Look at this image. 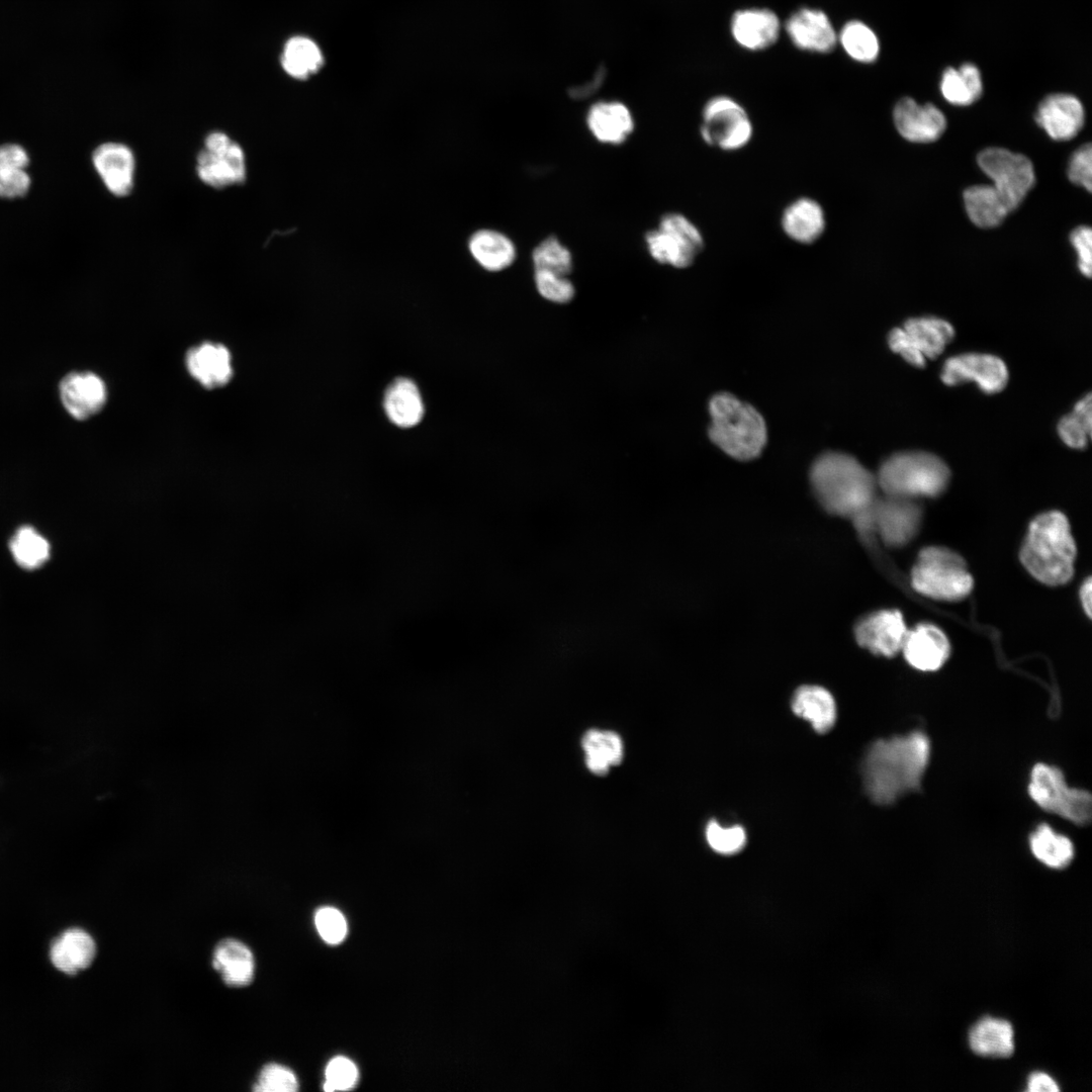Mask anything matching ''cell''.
<instances>
[{"label": "cell", "mask_w": 1092, "mask_h": 1092, "mask_svg": "<svg viewBox=\"0 0 1092 1092\" xmlns=\"http://www.w3.org/2000/svg\"><path fill=\"white\" fill-rule=\"evenodd\" d=\"M581 746L585 752V764L595 775L605 776L611 766L623 760V741L616 732L590 729L584 733Z\"/></svg>", "instance_id": "obj_32"}, {"label": "cell", "mask_w": 1092, "mask_h": 1092, "mask_svg": "<svg viewBox=\"0 0 1092 1092\" xmlns=\"http://www.w3.org/2000/svg\"><path fill=\"white\" fill-rule=\"evenodd\" d=\"M298 1081L293 1072L278 1064H269L260 1072L254 1090L258 1092H294Z\"/></svg>", "instance_id": "obj_44"}, {"label": "cell", "mask_w": 1092, "mask_h": 1092, "mask_svg": "<svg viewBox=\"0 0 1092 1092\" xmlns=\"http://www.w3.org/2000/svg\"><path fill=\"white\" fill-rule=\"evenodd\" d=\"M28 156L19 145L0 146V197L15 198L26 194L30 178L25 171Z\"/></svg>", "instance_id": "obj_35"}, {"label": "cell", "mask_w": 1092, "mask_h": 1092, "mask_svg": "<svg viewBox=\"0 0 1092 1092\" xmlns=\"http://www.w3.org/2000/svg\"><path fill=\"white\" fill-rule=\"evenodd\" d=\"M213 968L225 984L233 987L249 985L254 977L255 962L250 948L237 939L220 941L213 952Z\"/></svg>", "instance_id": "obj_29"}, {"label": "cell", "mask_w": 1092, "mask_h": 1092, "mask_svg": "<svg viewBox=\"0 0 1092 1092\" xmlns=\"http://www.w3.org/2000/svg\"><path fill=\"white\" fill-rule=\"evenodd\" d=\"M96 956V943L83 929L65 931L52 944L50 957L53 965L67 975H76L87 969Z\"/></svg>", "instance_id": "obj_25"}, {"label": "cell", "mask_w": 1092, "mask_h": 1092, "mask_svg": "<svg viewBox=\"0 0 1092 1092\" xmlns=\"http://www.w3.org/2000/svg\"><path fill=\"white\" fill-rule=\"evenodd\" d=\"M902 328L912 347L926 360L939 356L954 337L951 324L936 316L911 317Z\"/></svg>", "instance_id": "obj_28"}, {"label": "cell", "mask_w": 1092, "mask_h": 1092, "mask_svg": "<svg viewBox=\"0 0 1092 1092\" xmlns=\"http://www.w3.org/2000/svg\"><path fill=\"white\" fill-rule=\"evenodd\" d=\"M930 758V741L922 731L875 741L861 764L866 793L879 805H890L920 789Z\"/></svg>", "instance_id": "obj_1"}, {"label": "cell", "mask_w": 1092, "mask_h": 1092, "mask_svg": "<svg viewBox=\"0 0 1092 1092\" xmlns=\"http://www.w3.org/2000/svg\"><path fill=\"white\" fill-rule=\"evenodd\" d=\"M534 282L538 293L548 301L565 304L574 298L575 287L566 275L534 270Z\"/></svg>", "instance_id": "obj_42"}, {"label": "cell", "mask_w": 1092, "mask_h": 1092, "mask_svg": "<svg viewBox=\"0 0 1092 1092\" xmlns=\"http://www.w3.org/2000/svg\"><path fill=\"white\" fill-rule=\"evenodd\" d=\"M1034 118L1053 140L1068 141L1081 130L1085 112L1081 101L1076 96L1055 93L1041 100Z\"/></svg>", "instance_id": "obj_16"}, {"label": "cell", "mask_w": 1092, "mask_h": 1092, "mask_svg": "<svg viewBox=\"0 0 1092 1092\" xmlns=\"http://www.w3.org/2000/svg\"><path fill=\"white\" fill-rule=\"evenodd\" d=\"M950 477L947 465L936 455L908 451L891 455L878 470V487L885 495L915 498L939 495Z\"/></svg>", "instance_id": "obj_5"}, {"label": "cell", "mask_w": 1092, "mask_h": 1092, "mask_svg": "<svg viewBox=\"0 0 1092 1092\" xmlns=\"http://www.w3.org/2000/svg\"><path fill=\"white\" fill-rule=\"evenodd\" d=\"M964 201L970 219L984 229L999 225L1010 212L993 185H974L967 188Z\"/></svg>", "instance_id": "obj_33"}, {"label": "cell", "mask_w": 1092, "mask_h": 1092, "mask_svg": "<svg viewBox=\"0 0 1092 1092\" xmlns=\"http://www.w3.org/2000/svg\"><path fill=\"white\" fill-rule=\"evenodd\" d=\"M384 408L389 420L398 427L411 428L423 418L424 405L416 384L405 378L395 380L386 390Z\"/></svg>", "instance_id": "obj_31"}, {"label": "cell", "mask_w": 1092, "mask_h": 1092, "mask_svg": "<svg viewBox=\"0 0 1092 1092\" xmlns=\"http://www.w3.org/2000/svg\"><path fill=\"white\" fill-rule=\"evenodd\" d=\"M888 344L893 352L899 354L910 365L919 368L925 366L926 359L912 347L903 328H895L889 333Z\"/></svg>", "instance_id": "obj_49"}, {"label": "cell", "mask_w": 1092, "mask_h": 1092, "mask_svg": "<svg viewBox=\"0 0 1092 1092\" xmlns=\"http://www.w3.org/2000/svg\"><path fill=\"white\" fill-rule=\"evenodd\" d=\"M196 173L207 186L221 189L242 184L247 177L243 148L225 132H209L196 157Z\"/></svg>", "instance_id": "obj_11"}, {"label": "cell", "mask_w": 1092, "mask_h": 1092, "mask_svg": "<svg viewBox=\"0 0 1092 1092\" xmlns=\"http://www.w3.org/2000/svg\"><path fill=\"white\" fill-rule=\"evenodd\" d=\"M60 396L67 412L77 420L99 413L107 398L104 381L92 372H72L60 383Z\"/></svg>", "instance_id": "obj_18"}, {"label": "cell", "mask_w": 1092, "mask_h": 1092, "mask_svg": "<svg viewBox=\"0 0 1092 1092\" xmlns=\"http://www.w3.org/2000/svg\"><path fill=\"white\" fill-rule=\"evenodd\" d=\"M809 479L817 502L830 515L853 519L877 497L876 476L853 456L827 451L812 463Z\"/></svg>", "instance_id": "obj_2"}, {"label": "cell", "mask_w": 1092, "mask_h": 1092, "mask_svg": "<svg viewBox=\"0 0 1092 1092\" xmlns=\"http://www.w3.org/2000/svg\"><path fill=\"white\" fill-rule=\"evenodd\" d=\"M786 30L798 49L809 52H831L837 41L828 16L815 8L804 7L794 12L786 22Z\"/></svg>", "instance_id": "obj_19"}, {"label": "cell", "mask_w": 1092, "mask_h": 1092, "mask_svg": "<svg viewBox=\"0 0 1092 1092\" xmlns=\"http://www.w3.org/2000/svg\"><path fill=\"white\" fill-rule=\"evenodd\" d=\"M357 1079L358 1071L355 1064L345 1057H336L326 1068L324 1090L328 1092L348 1090L355 1086Z\"/></svg>", "instance_id": "obj_45"}, {"label": "cell", "mask_w": 1092, "mask_h": 1092, "mask_svg": "<svg viewBox=\"0 0 1092 1092\" xmlns=\"http://www.w3.org/2000/svg\"><path fill=\"white\" fill-rule=\"evenodd\" d=\"M793 712L811 723L820 734L828 732L836 721V704L825 688L806 685L798 688L792 699Z\"/></svg>", "instance_id": "obj_26"}, {"label": "cell", "mask_w": 1092, "mask_h": 1092, "mask_svg": "<svg viewBox=\"0 0 1092 1092\" xmlns=\"http://www.w3.org/2000/svg\"><path fill=\"white\" fill-rule=\"evenodd\" d=\"M1070 242L1078 254V268L1086 277L1092 273V231L1090 226L1080 225L1070 235Z\"/></svg>", "instance_id": "obj_48"}, {"label": "cell", "mask_w": 1092, "mask_h": 1092, "mask_svg": "<svg viewBox=\"0 0 1092 1092\" xmlns=\"http://www.w3.org/2000/svg\"><path fill=\"white\" fill-rule=\"evenodd\" d=\"M978 165L989 176L1008 210L1018 207L1035 182L1028 158L1002 148H988L978 155Z\"/></svg>", "instance_id": "obj_10"}, {"label": "cell", "mask_w": 1092, "mask_h": 1092, "mask_svg": "<svg viewBox=\"0 0 1092 1092\" xmlns=\"http://www.w3.org/2000/svg\"><path fill=\"white\" fill-rule=\"evenodd\" d=\"M916 592L937 600L957 601L967 597L973 578L965 560L957 552L938 546L921 549L911 571Z\"/></svg>", "instance_id": "obj_6"}, {"label": "cell", "mask_w": 1092, "mask_h": 1092, "mask_svg": "<svg viewBox=\"0 0 1092 1092\" xmlns=\"http://www.w3.org/2000/svg\"><path fill=\"white\" fill-rule=\"evenodd\" d=\"M1091 394L1082 397L1073 411L1058 424L1061 440L1073 449H1084L1089 443L1092 429Z\"/></svg>", "instance_id": "obj_39"}, {"label": "cell", "mask_w": 1092, "mask_h": 1092, "mask_svg": "<svg viewBox=\"0 0 1092 1092\" xmlns=\"http://www.w3.org/2000/svg\"><path fill=\"white\" fill-rule=\"evenodd\" d=\"M1029 846L1032 854L1052 869L1066 868L1074 857L1072 841L1044 823L1030 834Z\"/></svg>", "instance_id": "obj_36"}, {"label": "cell", "mask_w": 1092, "mask_h": 1092, "mask_svg": "<svg viewBox=\"0 0 1092 1092\" xmlns=\"http://www.w3.org/2000/svg\"><path fill=\"white\" fill-rule=\"evenodd\" d=\"M281 64L288 75L304 80L320 71L324 65V57L312 39L294 36L285 43Z\"/></svg>", "instance_id": "obj_37"}, {"label": "cell", "mask_w": 1092, "mask_h": 1092, "mask_svg": "<svg viewBox=\"0 0 1092 1092\" xmlns=\"http://www.w3.org/2000/svg\"><path fill=\"white\" fill-rule=\"evenodd\" d=\"M1027 1090L1029 1092H1058L1060 1088L1051 1076L1042 1072H1035L1028 1078Z\"/></svg>", "instance_id": "obj_50"}, {"label": "cell", "mask_w": 1092, "mask_h": 1092, "mask_svg": "<svg viewBox=\"0 0 1092 1092\" xmlns=\"http://www.w3.org/2000/svg\"><path fill=\"white\" fill-rule=\"evenodd\" d=\"M901 650L912 667L934 671L948 658L950 645L939 628L932 624H920L907 632Z\"/></svg>", "instance_id": "obj_20"}, {"label": "cell", "mask_w": 1092, "mask_h": 1092, "mask_svg": "<svg viewBox=\"0 0 1092 1092\" xmlns=\"http://www.w3.org/2000/svg\"><path fill=\"white\" fill-rule=\"evenodd\" d=\"M1091 584H1092L1091 579H1090V577H1088L1084 581V583L1082 584V586L1080 588V601L1082 603V606H1083L1087 616H1089V617L1091 616V607H1092V604H1091V593H1092Z\"/></svg>", "instance_id": "obj_52"}, {"label": "cell", "mask_w": 1092, "mask_h": 1092, "mask_svg": "<svg viewBox=\"0 0 1092 1092\" xmlns=\"http://www.w3.org/2000/svg\"><path fill=\"white\" fill-rule=\"evenodd\" d=\"M700 134L706 145L733 152L751 141L753 126L742 105L729 96L719 95L704 105Z\"/></svg>", "instance_id": "obj_9"}, {"label": "cell", "mask_w": 1092, "mask_h": 1092, "mask_svg": "<svg viewBox=\"0 0 1092 1092\" xmlns=\"http://www.w3.org/2000/svg\"><path fill=\"white\" fill-rule=\"evenodd\" d=\"M710 440L728 456L752 460L760 455L767 430L763 417L751 404L729 392H718L709 401Z\"/></svg>", "instance_id": "obj_4"}, {"label": "cell", "mask_w": 1092, "mask_h": 1092, "mask_svg": "<svg viewBox=\"0 0 1092 1092\" xmlns=\"http://www.w3.org/2000/svg\"><path fill=\"white\" fill-rule=\"evenodd\" d=\"M469 252L483 269L499 272L511 267L517 259V247L502 232L483 229L469 239Z\"/></svg>", "instance_id": "obj_27"}, {"label": "cell", "mask_w": 1092, "mask_h": 1092, "mask_svg": "<svg viewBox=\"0 0 1092 1092\" xmlns=\"http://www.w3.org/2000/svg\"><path fill=\"white\" fill-rule=\"evenodd\" d=\"M940 379L947 386L972 381L984 393L994 394L1005 388L1009 373L1004 361L997 356L965 353L945 360Z\"/></svg>", "instance_id": "obj_13"}, {"label": "cell", "mask_w": 1092, "mask_h": 1092, "mask_svg": "<svg viewBox=\"0 0 1092 1092\" xmlns=\"http://www.w3.org/2000/svg\"><path fill=\"white\" fill-rule=\"evenodd\" d=\"M586 126L601 144L620 146L626 143L635 128L630 108L620 101H598L587 110Z\"/></svg>", "instance_id": "obj_21"}, {"label": "cell", "mask_w": 1092, "mask_h": 1092, "mask_svg": "<svg viewBox=\"0 0 1092 1092\" xmlns=\"http://www.w3.org/2000/svg\"><path fill=\"white\" fill-rule=\"evenodd\" d=\"M644 243L655 262L678 269L690 267L705 246L697 225L678 212L664 213L657 228L646 232Z\"/></svg>", "instance_id": "obj_7"}, {"label": "cell", "mask_w": 1092, "mask_h": 1092, "mask_svg": "<svg viewBox=\"0 0 1092 1092\" xmlns=\"http://www.w3.org/2000/svg\"><path fill=\"white\" fill-rule=\"evenodd\" d=\"M730 28L733 38L740 47L758 51L776 42L780 33V20L769 9H742L733 14Z\"/></svg>", "instance_id": "obj_23"}, {"label": "cell", "mask_w": 1092, "mask_h": 1092, "mask_svg": "<svg viewBox=\"0 0 1092 1092\" xmlns=\"http://www.w3.org/2000/svg\"><path fill=\"white\" fill-rule=\"evenodd\" d=\"M92 163L107 190L118 197L128 195L134 185L135 158L121 143H105L92 154Z\"/></svg>", "instance_id": "obj_17"}, {"label": "cell", "mask_w": 1092, "mask_h": 1092, "mask_svg": "<svg viewBox=\"0 0 1092 1092\" xmlns=\"http://www.w3.org/2000/svg\"><path fill=\"white\" fill-rule=\"evenodd\" d=\"M15 562L24 569L40 567L50 557V543L33 527L22 526L9 542Z\"/></svg>", "instance_id": "obj_38"}, {"label": "cell", "mask_w": 1092, "mask_h": 1092, "mask_svg": "<svg viewBox=\"0 0 1092 1092\" xmlns=\"http://www.w3.org/2000/svg\"><path fill=\"white\" fill-rule=\"evenodd\" d=\"M1075 557V541L1063 513L1045 512L1031 521L1020 560L1033 577L1049 585L1064 584L1073 576Z\"/></svg>", "instance_id": "obj_3"}, {"label": "cell", "mask_w": 1092, "mask_h": 1092, "mask_svg": "<svg viewBox=\"0 0 1092 1092\" xmlns=\"http://www.w3.org/2000/svg\"><path fill=\"white\" fill-rule=\"evenodd\" d=\"M893 119L898 132L913 143L934 142L946 127L945 116L934 104L921 105L911 97H903L896 103Z\"/></svg>", "instance_id": "obj_15"}, {"label": "cell", "mask_w": 1092, "mask_h": 1092, "mask_svg": "<svg viewBox=\"0 0 1092 1092\" xmlns=\"http://www.w3.org/2000/svg\"><path fill=\"white\" fill-rule=\"evenodd\" d=\"M853 632L859 646L891 657L902 649L908 630L898 610H881L860 619Z\"/></svg>", "instance_id": "obj_14"}, {"label": "cell", "mask_w": 1092, "mask_h": 1092, "mask_svg": "<svg viewBox=\"0 0 1092 1092\" xmlns=\"http://www.w3.org/2000/svg\"><path fill=\"white\" fill-rule=\"evenodd\" d=\"M186 368L203 387L213 389L228 384L234 374L232 356L226 347L204 342L188 350Z\"/></svg>", "instance_id": "obj_22"}, {"label": "cell", "mask_w": 1092, "mask_h": 1092, "mask_svg": "<svg viewBox=\"0 0 1092 1092\" xmlns=\"http://www.w3.org/2000/svg\"><path fill=\"white\" fill-rule=\"evenodd\" d=\"M845 53L854 61L872 63L879 55V39L874 30L858 20L846 22L839 34Z\"/></svg>", "instance_id": "obj_40"}, {"label": "cell", "mask_w": 1092, "mask_h": 1092, "mask_svg": "<svg viewBox=\"0 0 1092 1092\" xmlns=\"http://www.w3.org/2000/svg\"><path fill=\"white\" fill-rule=\"evenodd\" d=\"M940 91L951 104L966 106L977 101L983 91L981 73L972 63H964L959 69L946 68L941 76Z\"/></svg>", "instance_id": "obj_34"}, {"label": "cell", "mask_w": 1092, "mask_h": 1092, "mask_svg": "<svg viewBox=\"0 0 1092 1092\" xmlns=\"http://www.w3.org/2000/svg\"><path fill=\"white\" fill-rule=\"evenodd\" d=\"M782 229L793 241L812 244L824 233L826 217L820 203L809 197H801L790 203L783 211Z\"/></svg>", "instance_id": "obj_24"}, {"label": "cell", "mask_w": 1092, "mask_h": 1092, "mask_svg": "<svg viewBox=\"0 0 1092 1092\" xmlns=\"http://www.w3.org/2000/svg\"><path fill=\"white\" fill-rule=\"evenodd\" d=\"M531 260L534 270H546L569 276L573 270L570 250L556 237L548 236L533 249Z\"/></svg>", "instance_id": "obj_41"}, {"label": "cell", "mask_w": 1092, "mask_h": 1092, "mask_svg": "<svg viewBox=\"0 0 1092 1092\" xmlns=\"http://www.w3.org/2000/svg\"><path fill=\"white\" fill-rule=\"evenodd\" d=\"M706 839L717 853L732 855L744 847L746 833L741 826L724 827L715 820H711L706 827Z\"/></svg>", "instance_id": "obj_43"}, {"label": "cell", "mask_w": 1092, "mask_h": 1092, "mask_svg": "<svg viewBox=\"0 0 1092 1092\" xmlns=\"http://www.w3.org/2000/svg\"><path fill=\"white\" fill-rule=\"evenodd\" d=\"M1028 794L1041 809L1072 823L1085 825L1091 819L1090 794L1069 787L1056 766L1036 763L1030 774Z\"/></svg>", "instance_id": "obj_8"}, {"label": "cell", "mask_w": 1092, "mask_h": 1092, "mask_svg": "<svg viewBox=\"0 0 1092 1092\" xmlns=\"http://www.w3.org/2000/svg\"><path fill=\"white\" fill-rule=\"evenodd\" d=\"M872 533L891 547L908 543L917 533L921 509L911 498L884 495L876 497L870 509Z\"/></svg>", "instance_id": "obj_12"}, {"label": "cell", "mask_w": 1092, "mask_h": 1092, "mask_svg": "<svg viewBox=\"0 0 1092 1092\" xmlns=\"http://www.w3.org/2000/svg\"><path fill=\"white\" fill-rule=\"evenodd\" d=\"M604 73L605 72L600 71L599 74L595 76L594 81H592L590 84H585L583 86L581 85L571 89L569 93L570 96L574 99H582L592 95L596 90H598V88H600V85L604 79Z\"/></svg>", "instance_id": "obj_51"}, {"label": "cell", "mask_w": 1092, "mask_h": 1092, "mask_svg": "<svg viewBox=\"0 0 1092 1092\" xmlns=\"http://www.w3.org/2000/svg\"><path fill=\"white\" fill-rule=\"evenodd\" d=\"M314 923L321 937L330 944L341 942L347 934L345 917L336 908L318 909L314 916Z\"/></svg>", "instance_id": "obj_46"}, {"label": "cell", "mask_w": 1092, "mask_h": 1092, "mask_svg": "<svg viewBox=\"0 0 1092 1092\" xmlns=\"http://www.w3.org/2000/svg\"><path fill=\"white\" fill-rule=\"evenodd\" d=\"M1068 177L1074 184L1092 190V146L1090 144L1080 147L1071 157L1068 166Z\"/></svg>", "instance_id": "obj_47"}, {"label": "cell", "mask_w": 1092, "mask_h": 1092, "mask_svg": "<svg viewBox=\"0 0 1092 1092\" xmlns=\"http://www.w3.org/2000/svg\"><path fill=\"white\" fill-rule=\"evenodd\" d=\"M1012 1025L1004 1019L986 1016L975 1023L969 1032L974 1053L989 1058H1008L1014 1052Z\"/></svg>", "instance_id": "obj_30"}]
</instances>
